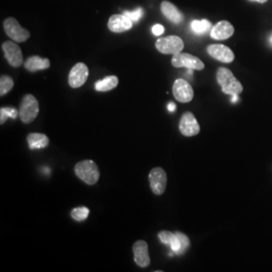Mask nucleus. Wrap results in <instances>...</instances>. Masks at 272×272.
Masks as SVG:
<instances>
[{
  "label": "nucleus",
  "mask_w": 272,
  "mask_h": 272,
  "mask_svg": "<svg viewBox=\"0 0 272 272\" xmlns=\"http://www.w3.org/2000/svg\"><path fill=\"white\" fill-rule=\"evenodd\" d=\"M217 82L221 86L223 93L230 96H239L243 92L242 84L236 79L233 73L227 68H219L216 74Z\"/></svg>",
  "instance_id": "f257e3e1"
},
{
  "label": "nucleus",
  "mask_w": 272,
  "mask_h": 272,
  "mask_svg": "<svg viewBox=\"0 0 272 272\" xmlns=\"http://www.w3.org/2000/svg\"><path fill=\"white\" fill-rule=\"evenodd\" d=\"M75 174L82 181L89 185L95 184L100 179V172L93 161H82L75 166Z\"/></svg>",
  "instance_id": "f03ea898"
},
{
  "label": "nucleus",
  "mask_w": 272,
  "mask_h": 272,
  "mask_svg": "<svg viewBox=\"0 0 272 272\" xmlns=\"http://www.w3.org/2000/svg\"><path fill=\"white\" fill-rule=\"evenodd\" d=\"M19 117L23 123H31L40 112L38 101L31 94H26L22 97L19 105Z\"/></svg>",
  "instance_id": "7ed1b4c3"
},
{
  "label": "nucleus",
  "mask_w": 272,
  "mask_h": 272,
  "mask_svg": "<svg viewBox=\"0 0 272 272\" xmlns=\"http://www.w3.org/2000/svg\"><path fill=\"white\" fill-rule=\"evenodd\" d=\"M155 48L162 54L174 56L183 50L184 44L181 37L177 35H169L163 38H159L157 43H155Z\"/></svg>",
  "instance_id": "20e7f679"
},
{
  "label": "nucleus",
  "mask_w": 272,
  "mask_h": 272,
  "mask_svg": "<svg viewBox=\"0 0 272 272\" xmlns=\"http://www.w3.org/2000/svg\"><path fill=\"white\" fill-rule=\"evenodd\" d=\"M3 27L6 34L11 38L12 41L16 43H23L26 40H28L30 36L29 31L23 28L19 24V22L13 17L6 18L3 22Z\"/></svg>",
  "instance_id": "39448f33"
},
{
  "label": "nucleus",
  "mask_w": 272,
  "mask_h": 272,
  "mask_svg": "<svg viewBox=\"0 0 272 272\" xmlns=\"http://www.w3.org/2000/svg\"><path fill=\"white\" fill-rule=\"evenodd\" d=\"M148 181L150 188L154 195L162 196L167 188L168 176L164 169L154 168L149 172Z\"/></svg>",
  "instance_id": "423d86ee"
},
{
  "label": "nucleus",
  "mask_w": 272,
  "mask_h": 272,
  "mask_svg": "<svg viewBox=\"0 0 272 272\" xmlns=\"http://www.w3.org/2000/svg\"><path fill=\"white\" fill-rule=\"evenodd\" d=\"M172 65L175 68H186V69L197 70V71L204 70L205 68L204 63L199 58L192 56L190 54L181 53V52L177 55H174L172 59Z\"/></svg>",
  "instance_id": "0eeeda50"
},
{
  "label": "nucleus",
  "mask_w": 272,
  "mask_h": 272,
  "mask_svg": "<svg viewBox=\"0 0 272 272\" xmlns=\"http://www.w3.org/2000/svg\"><path fill=\"white\" fill-rule=\"evenodd\" d=\"M179 128L181 133L186 137L198 135L201 131V127L198 120L196 119L195 115L190 112H185L182 114L180 120Z\"/></svg>",
  "instance_id": "6e6552de"
},
{
  "label": "nucleus",
  "mask_w": 272,
  "mask_h": 272,
  "mask_svg": "<svg viewBox=\"0 0 272 272\" xmlns=\"http://www.w3.org/2000/svg\"><path fill=\"white\" fill-rule=\"evenodd\" d=\"M88 76H89L88 67L84 63H78L70 71L69 78H68L69 85L75 89L80 88L86 83Z\"/></svg>",
  "instance_id": "1a4fd4ad"
},
{
  "label": "nucleus",
  "mask_w": 272,
  "mask_h": 272,
  "mask_svg": "<svg viewBox=\"0 0 272 272\" xmlns=\"http://www.w3.org/2000/svg\"><path fill=\"white\" fill-rule=\"evenodd\" d=\"M173 93L176 100L181 103H188L193 98L192 87L183 79L176 80L173 86Z\"/></svg>",
  "instance_id": "9d476101"
},
{
  "label": "nucleus",
  "mask_w": 272,
  "mask_h": 272,
  "mask_svg": "<svg viewBox=\"0 0 272 272\" xmlns=\"http://www.w3.org/2000/svg\"><path fill=\"white\" fill-rule=\"evenodd\" d=\"M2 50L6 61L11 67L18 68L23 64L21 50L16 44L12 42H5L4 44H2Z\"/></svg>",
  "instance_id": "9b49d317"
},
{
  "label": "nucleus",
  "mask_w": 272,
  "mask_h": 272,
  "mask_svg": "<svg viewBox=\"0 0 272 272\" xmlns=\"http://www.w3.org/2000/svg\"><path fill=\"white\" fill-rule=\"evenodd\" d=\"M207 52L213 59L225 64L232 63L235 59V55L231 49L220 44L209 46L207 48Z\"/></svg>",
  "instance_id": "f8f14e48"
},
{
  "label": "nucleus",
  "mask_w": 272,
  "mask_h": 272,
  "mask_svg": "<svg viewBox=\"0 0 272 272\" xmlns=\"http://www.w3.org/2000/svg\"><path fill=\"white\" fill-rule=\"evenodd\" d=\"M133 255H134V261L135 263L141 267L145 268L149 266L150 264V258L148 253V245L143 240H138L133 244L132 247Z\"/></svg>",
  "instance_id": "ddd939ff"
},
{
  "label": "nucleus",
  "mask_w": 272,
  "mask_h": 272,
  "mask_svg": "<svg viewBox=\"0 0 272 272\" xmlns=\"http://www.w3.org/2000/svg\"><path fill=\"white\" fill-rule=\"evenodd\" d=\"M133 25V21L124 14H114L109 18L108 28L116 33H121L129 30Z\"/></svg>",
  "instance_id": "4468645a"
},
{
  "label": "nucleus",
  "mask_w": 272,
  "mask_h": 272,
  "mask_svg": "<svg viewBox=\"0 0 272 272\" xmlns=\"http://www.w3.org/2000/svg\"><path fill=\"white\" fill-rule=\"evenodd\" d=\"M233 34H234V26L226 20L218 22L215 26L212 27L211 30V36L217 41L227 40V38L231 37Z\"/></svg>",
  "instance_id": "2eb2a0df"
},
{
  "label": "nucleus",
  "mask_w": 272,
  "mask_h": 272,
  "mask_svg": "<svg viewBox=\"0 0 272 272\" xmlns=\"http://www.w3.org/2000/svg\"><path fill=\"white\" fill-rule=\"evenodd\" d=\"M161 9L163 14L174 23L179 24L183 20V14L178 9L176 5L170 1H164L161 4Z\"/></svg>",
  "instance_id": "dca6fc26"
},
{
  "label": "nucleus",
  "mask_w": 272,
  "mask_h": 272,
  "mask_svg": "<svg viewBox=\"0 0 272 272\" xmlns=\"http://www.w3.org/2000/svg\"><path fill=\"white\" fill-rule=\"evenodd\" d=\"M23 65L28 72H37V71L49 69L51 66V62L49 59H46V58L32 56V57H29L24 62Z\"/></svg>",
  "instance_id": "f3484780"
},
{
  "label": "nucleus",
  "mask_w": 272,
  "mask_h": 272,
  "mask_svg": "<svg viewBox=\"0 0 272 272\" xmlns=\"http://www.w3.org/2000/svg\"><path fill=\"white\" fill-rule=\"evenodd\" d=\"M27 143L30 149L45 148L49 145L50 139L44 133H29L27 135Z\"/></svg>",
  "instance_id": "a211bd4d"
},
{
  "label": "nucleus",
  "mask_w": 272,
  "mask_h": 272,
  "mask_svg": "<svg viewBox=\"0 0 272 272\" xmlns=\"http://www.w3.org/2000/svg\"><path fill=\"white\" fill-rule=\"evenodd\" d=\"M119 80L116 76H108L104 78L103 80L97 81L95 83V89L98 92H108L118 86Z\"/></svg>",
  "instance_id": "6ab92c4d"
},
{
  "label": "nucleus",
  "mask_w": 272,
  "mask_h": 272,
  "mask_svg": "<svg viewBox=\"0 0 272 272\" xmlns=\"http://www.w3.org/2000/svg\"><path fill=\"white\" fill-rule=\"evenodd\" d=\"M190 28L193 32H196L198 34H203L212 28V23L207 19L192 20L190 23Z\"/></svg>",
  "instance_id": "aec40b11"
},
{
  "label": "nucleus",
  "mask_w": 272,
  "mask_h": 272,
  "mask_svg": "<svg viewBox=\"0 0 272 272\" xmlns=\"http://www.w3.org/2000/svg\"><path fill=\"white\" fill-rule=\"evenodd\" d=\"M19 116V111L13 107H2L0 109V124H3L8 118L15 119Z\"/></svg>",
  "instance_id": "412c9836"
},
{
  "label": "nucleus",
  "mask_w": 272,
  "mask_h": 272,
  "mask_svg": "<svg viewBox=\"0 0 272 272\" xmlns=\"http://www.w3.org/2000/svg\"><path fill=\"white\" fill-rule=\"evenodd\" d=\"M13 85L14 83L11 77L7 75L1 76L0 78V96L6 95L13 88Z\"/></svg>",
  "instance_id": "4be33fe9"
},
{
  "label": "nucleus",
  "mask_w": 272,
  "mask_h": 272,
  "mask_svg": "<svg viewBox=\"0 0 272 272\" xmlns=\"http://www.w3.org/2000/svg\"><path fill=\"white\" fill-rule=\"evenodd\" d=\"M89 209L87 207H78L72 210L71 212V217L75 220V221H85L88 216H89Z\"/></svg>",
  "instance_id": "5701e85b"
},
{
  "label": "nucleus",
  "mask_w": 272,
  "mask_h": 272,
  "mask_svg": "<svg viewBox=\"0 0 272 272\" xmlns=\"http://www.w3.org/2000/svg\"><path fill=\"white\" fill-rule=\"evenodd\" d=\"M159 238L163 244L171 246L172 243L177 238V235H176V233H173L170 231H161L159 233Z\"/></svg>",
  "instance_id": "b1692460"
},
{
  "label": "nucleus",
  "mask_w": 272,
  "mask_h": 272,
  "mask_svg": "<svg viewBox=\"0 0 272 272\" xmlns=\"http://www.w3.org/2000/svg\"><path fill=\"white\" fill-rule=\"evenodd\" d=\"M176 234L180 240V243H181V251H180V255L183 254L184 252H186V250L189 248V245H190V242H189V239L187 238L186 235H184L183 233H181V232H176Z\"/></svg>",
  "instance_id": "393cba45"
},
{
  "label": "nucleus",
  "mask_w": 272,
  "mask_h": 272,
  "mask_svg": "<svg viewBox=\"0 0 272 272\" xmlns=\"http://www.w3.org/2000/svg\"><path fill=\"white\" fill-rule=\"evenodd\" d=\"M123 14L128 16L133 22H137L142 17L143 10H142V8L139 7V8H136L135 10H133V11H124Z\"/></svg>",
  "instance_id": "a878e982"
},
{
  "label": "nucleus",
  "mask_w": 272,
  "mask_h": 272,
  "mask_svg": "<svg viewBox=\"0 0 272 272\" xmlns=\"http://www.w3.org/2000/svg\"><path fill=\"white\" fill-rule=\"evenodd\" d=\"M151 30H152V33L154 34V35H162L163 33H164V31H165V27L162 25V24H154L153 26H152V28H151Z\"/></svg>",
  "instance_id": "bb28decb"
},
{
  "label": "nucleus",
  "mask_w": 272,
  "mask_h": 272,
  "mask_svg": "<svg viewBox=\"0 0 272 272\" xmlns=\"http://www.w3.org/2000/svg\"><path fill=\"white\" fill-rule=\"evenodd\" d=\"M176 104L175 103H173V102H171V103H169V105H168V109H169V111L170 112H174V111H176Z\"/></svg>",
  "instance_id": "cd10ccee"
},
{
  "label": "nucleus",
  "mask_w": 272,
  "mask_h": 272,
  "mask_svg": "<svg viewBox=\"0 0 272 272\" xmlns=\"http://www.w3.org/2000/svg\"><path fill=\"white\" fill-rule=\"evenodd\" d=\"M267 1V0H258L259 3H265Z\"/></svg>",
  "instance_id": "c85d7f7f"
},
{
  "label": "nucleus",
  "mask_w": 272,
  "mask_h": 272,
  "mask_svg": "<svg viewBox=\"0 0 272 272\" xmlns=\"http://www.w3.org/2000/svg\"><path fill=\"white\" fill-rule=\"evenodd\" d=\"M254 1H258V0H254Z\"/></svg>",
  "instance_id": "c756f323"
},
{
  "label": "nucleus",
  "mask_w": 272,
  "mask_h": 272,
  "mask_svg": "<svg viewBox=\"0 0 272 272\" xmlns=\"http://www.w3.org/2000/svg\"><path fill=\"white\" fill-rule=\"evenodd\" d=\"M271 43H272V37H271Z\"/></svg>",
  "instance_id": "7c9ffc66"
}]
</instances>
